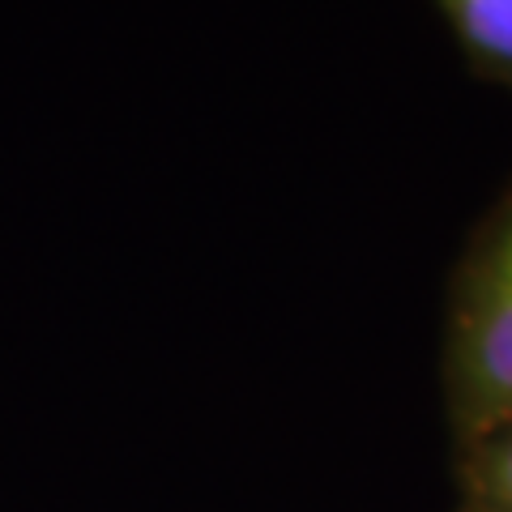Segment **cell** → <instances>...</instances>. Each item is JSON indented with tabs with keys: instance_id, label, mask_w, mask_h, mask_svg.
<instances>
[{
	"instance_id": "cell-2",
	"label": "cell",
	"mask_w": 512,
	"mask_h": 512,
	"mask_svg": "<svg viewBox=\"0 0 512 512\" xmlns=\"http://www.w3.org/2000/svg\"><path fill=\"white\" fill-rule=\"evenodd\" d=\"M474 77L512 94V0H436Z\"/></svg>"
},
{
	"instance_id": "cell-1",
	"label": "cell",
	"mask_w": 512,
	"mask_h": 512,
	"mask_svg": "<svg viewBox=\"0 0 512 512\" xmlns=\"http://www.w3.org/2000/svg\"><path fill=\"white\" fill-rule=\"evenodd\" d=\"M440 384L453 448L512 423V180L474 222L448 282Z\"/></svg>"
},
{
	"instance_id": "cell-3",
	"label": "cell",
	"mask_w": 512,
	"mask_h": 512,
	"mask_svg": "<svg viewBox=\"0 0 512 512\" xmlns=\"http://www.w3.org/2000/svg\"><path fill=\"white\" fill-rule=\"evenodd\" d=\"M457 512H512V423L453 448Z\"/></svg>"
}]
</instances>
